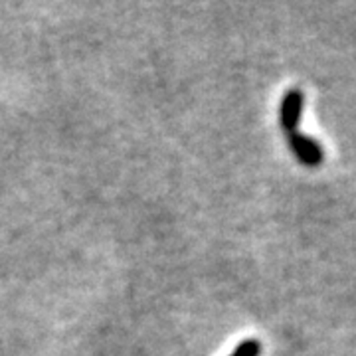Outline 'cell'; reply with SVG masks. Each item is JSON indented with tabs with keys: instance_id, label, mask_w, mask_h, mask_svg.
<instances>
[{
	"instance_id": "cell-1",
	"label": "cell",
	"mask_w": 356,
	"mask_h": 356,
	"mask_svg": "<svg viewBox=\"0 0 356 356\" xmlns=\"http://www.w3.org/2000/svg\"><path fill=\"white\" fill-rule=\"evenodd\" d=\"M303 111H305V93L303 89L289 88L280 103V127L285 135L297 133L303 121Z\"/></svg>"
},
{
	"instance_id": "cell-2",
	"label": "cell",
	"mask_w": 356,
	"mask_h": 356,
	"mask_svg": "<svg viewBox=\"0 0 356 356\" xmlns=\"http://www.w3.org/2000/svg\"><path fill=\"white\" fill-rule=\"evenodd\" d=\"M287 147L297 159L299 165L307 166V168H318L325 163V149L315 137L305 135L301 131L287 135Z\"/></svg>"
},
{
	"instance_id": "cell-3",
	"label": "cell",
	"mask_w": 356,
	"mask_h": 356,
	"mask_svg": "<svg viewBox=\"0 0 356 356\" xmlns=\"http://www.w3.org/2000/svg\"><path fill=\"white\" fill-rule=\"evenodd\" d=\"M261 343L257 339H245L238 344L229 356H261Z\"/></svg>"
}]
</instances>
